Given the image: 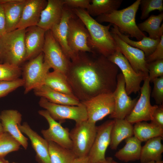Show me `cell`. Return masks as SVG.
Instances as JSON below:
<instances>
[{
    "label": "cell",
    "instance_id": "5b68a950",
    "mask_svg": "<svg viewBox=\"0 0 163 163\" xmlns=\"http://www.w3.org/2000/svg\"><path fill=\"white\" fill-rule=\"evenodd\" d=\"M97 126L87 120L76 123L69 131V136L72 143V150L77 157L88 155L95 139Z\"/></svg>",
    "mask_w": 163,
    "mask_h": 163
},
{
    "label": "cell",
    "instance_id": "9a60e30c",
    "mask_svg": "<svg viewBox=\"0 0 163 163\" xmlns=\"http://www.w3.org/2000/svg\"><path fill=\"white\" fill-rule=\"evenodd\" d=\"M38 113L48 122L49 127L42 129L41 133L48 142H54L65 148L72 149V143L69 136V129L62 126L61 123L53 119L46 110H40Z\"/></svg>",
    "mask_w": 163,
    "mask_h": 163
},
{
    "label": "cell",
    "instance_id": "52a82bcc",
    "mask_svg": "<svg viewBox=\"0 0 163 163\" xmlns=\"http://www.w3.org/2000/svg\"><path fill=\"white\" fill-rule=\"evenodd\" d=\"M38 104L40 107L48 112L53 119L58 120L60 123L66 119L73 120L76 123L88 120L85 107L81 102L77 106L58 104L50 102L41 97Z\"/></svg>",
    "mask_w": 163,
    "mask_h": 163
},
{
    "label": "cell",
    "instance_id": "e0dca14e",
    "mask_svg": "<svg viewBox=\"0 0 163 163\" xmlns=\"http://www.w3.org/2000/svg\"><path fill=\"white\" fill-rule=\"evenodd\" d=\"M22 115L16 110H4L1 113V121L4 132L10 134L26 149L28 146V139L19 128L21 124Z\"/></svg>",
    "mask_w": 163,
    "mask_h": 163
},
{
    "label": "cell",
    "instance_id": "277c9868",
    "mask_svg": "<svg viewBox=\"0 0 163 163\" xmlns=\"http://www.w3.org/2000/svg\"><path fill=\"white\" fill-rule=\"evenodd\" d=\"M25 29H16L0 37L2 63L20 66L25 61Z\"/></svg>",
    "mask_w": 163,
    "mask_h": 163
},
{
    "label": "cell",
    "instance_id": "f546056e",
    "mask_svg": "<svg viewBox=\"0 0 163 163\" xmlns=\"http://www.w3.org/2000/svg\"><path fill=\"white\" fill-rule=\"evenodd\" d=\"M163 20V13L161 12L157 15H151L145 21L137 25L142 32L147 33L150 38L160 39L163 35V24L161 25Z\"/></svg>",
    "mask_w": 163,
    "mask_h": 163
},
{
    "label": "cell",
    "instance_id": "7c38bea8",
    "mask_svg": "<svg viewBox=\"0 0 163 163\" xmlns=\"http://www.w3.org/2000/svg\"><path fill=\"white\" fill-rule=\"evenodd\" d=\"M81 102L85 107L87 120L95 124L111 114L114 108L115 102L112 93L101 94Z\"/></svg>",
    "mask_w": 163,
    "mask_h": 163
},
{
    "label": "cell",
    "instance_id": "60d3db41",
    "mask_svg": "<svg viewBox=\"0 0 163 163\" xmlns=\"http://www.w3.org/2000/svg\"><path fill=\"white\" fill-rule=\"evenodd\" d=\"M64 5L68 8L73 9L82 8L86 10L91 3V0H64Z\"/></svg>",
    "mask_w": 163,
    "mask_h": 163
},
{
    "label": "cell",
    "instance_id": "ac0fdd59",
    "mask_svg": "<svg viewBox=\"0 0 163 163\" xmlns=\"http://www.w3.org/2000/svg\"><path fill=\"white\" fill-rule=\"evenodd\" d=\"M74 14L72 9L64 5L60 23L55 25L50 30L66 55L70 61L75 58L77 54L71 50L67 41L68 22L69 19Z\"/></svg>",
    "mask_w": 163,
    "mask_h": 163
},
{
    "label": "cell",
    "instance_id": "ba28073f",
    "mask_svg": "<svg viewBox=\"0 0 163 163\" xmlns=\"http://www.w3.org/2000/svg\"><path fill=\"white\" fill-rule=\"evenodd\" d=\"M42 52L44 61L50 69L66 74L71 61L66 55L50 30L46 31Z\"/></svg>",
    "mask_w": 163,
    "mask_h": 163
},
{
    "label": "cell",
    "instance_id": "816d5d0a",
    "mask_svg": "<svg viewBox=\"0 0 163 163\" xmlns=\"http://www.w3.org/2000/svg\"><path fill=\"white\" fill-rule=\"evenodd\" d=\"M17 163L13 162H12V163Z\"/></svg>",
    "mask_w": 163,
    "mask_h": 163
},
{
    "label": "cell",
    "instance_id": "c3c4849f",
    "mask_svg": "<svg viewBox=\"0 0 163 163\" xmlns=\"http://www.w3.org/2000/svg\"><path fill=\"white\" fill-rule=\"evenodd\" d=\"M4 132L1 121V113L0 112V135Z\"/></svg>",
    "mask_w": 163,
    "mask_h": 163
},
{
    "label": "cell",
    "instance_id": "484cf974",
    "mask_svg": "<svg viewBox=\"0 0 163 163\" xmlns=\"http://www.w3.org/2000/svg\"><path fill=\"white\" fill-rule=\"evenodd\" d=\"M163 137L153 138L146 141L142 147L139 160L141 163L150 161H159L162 160Z\"/></svg>",
    "mask_w": 163,
    "mask_h": 163
},
{
    "label": "cell",
    "instance_id": "836d02e7",
    "mask_svg": "<svg viewBox=\"0 0 163 163\" xmlns=\"http://www.w3.org/2000/svg\"><path fill=\"white\" fill-rule=\"evenodd\" d=\"M21 144L10 134L3 132L0 135V157L5 158L9 153L18 151Z\"/></svg>",
    "mask_w": 163,
    "mask_h": 163
},
{
    "label": "cell",
    "instance_id": "9c48e42d",
    "mask_svg": "<svg viewBox=\"0 0 163 163\" xmlns=\"http://www.w3.org/2000/svg\"><path fill=\"white\" fill-rule=\"evenodd\" d=\"M107 58L121 70L125 80L127 94L129 95L139 92L141 89V82L147 77L135 72L117 47L116 51Z\"/></svg>",
    "mask_w": 163,
    "mask_h": 163
},
{
    "label": "cell",
    "instance_id": "b9f144b4",
    "mask_svg": "<svg viewBox=\"0 0 163 163\" xmlns=\"http://www.w3.org/2000/svg\"><path fill=\"white\" fill-rule=\"evenodd\" d=\"M162 59H163V35L161 36L160 41L153 53L146 57L147 62Z\"/></svg>",
    "mask_w": 163,
    "mask_h": 163
},
{
    "label": "cell",
    "instance_id": "7dc6e473",
    "mask_svg": "<svg viewBox=\"0 0 163 163\" xmlns=\"http://www.w3.org/2000/svg\"><path fill=\"white\" fill-rule=\"evenodd\" d=\"M113 163H119L116 161H115L113 160ZM145 163H163V161H150L149 162H146Z\"/></svg>",
    "mask_w": 163,
    "mask_h": 163
},
{
    "label": "cell",
    "instance_id": "7bdbcfd3",
    "mask_svg": "<svg viewBox=\"0 0 163 163\" xmlns=\"http://www.w3.org/2000/svg\"><path fill=\"white\" fill-rule=\"evenodd\" d=\"M6 33L4 11L2 4L0 0V37Z\"/></svg>",
    "mask_w": 163,
    "mask_h": 163
},
{
    "label": "cell",
    "instance_id": "f6af8a7d",
    "mask_svg": "<svg viewBox=\"0 0 163 163\" xmlns=\"http://www.w3.org/2000/svg\"><path fill=\"white\" fill-rule=\"evenodd\" d=\"M113 160L112 158L109 157L106 158L105 160L101 163H113Z\"/></svg>",
    "mask_w": 163,
    "mask_h": 163
},
{
    "label": "cell",
    "instance_id": "ffe728a7",
    "mask_svg": "<svg viewBox=\"0 0 163 163\" xmlns=\"http://www.w3.org/2000/svg\"><path fill=\"white\" fill-rule=\"evenodd\" d=\"M64 6V0H48L37 26L45 31L50 30L53 26L60 23Z\"/></svg>",
    "mask_w": 163,
    "mask_h": 163
},
{
    "label": "cell",
    "instance_id": "f35d334b",
    "mask_svg": "<svg viewBox=\"0 0 163 163\" xmlns=\"http://www.w3.org/2000/svg\"><path fill=\"white\" fill-rule=\"evenodd\" d=\"M152 82L153 83L154 87L151 96L156 105H161L163 103V76L155 79Z\"/></svg>",
    "mask_w": 163,
    "mask_h": 163
},
{
    "label": "cell",
    "instance_id": "4dcf8cb0",
    "mask_svg": "<svg viewBox=\"0 0 163 163\" xmlns=\"http://www.w3.org/2000/svg\"><path fill=\"white\" fill-rule=\"evenodd\" d=\"M134 136L141 142L158 136L163 137V128L146 121L138 122L133 126Z\"/></svg>",
    "mask_w": 163,
    "mask_h": 163
},
{
    "label": "cell",
    "instance_id": "d6986e66",
    "mask_svg": "<svg viewBox=\"0 0 163 163\" xmlns=\"http://www.w3.org/2000/svg\"><path fill=\"white\" fill-rule=\"evenodd\" d=\"M46 31L37 25L25 29L24 41L26 53L25 61L30 60L42 52Z\"/></svg>",
    "mask_w": 163,
    "mask_h": 163
},
{
    "label": "cell",
    "instance_id": "f1b7e54d",
    "mask_svg": "<svg viewBox=\"0 0 163 163\" xmlns=\"http://www.w3.org/2000/svg\"><path fill=\"white\" fill-rule=\"evenodd\" d=\"M44 85L57 91L75 97L66 75L60 72H49Z\"/></svg>",
    "mask_w": 163,
    "mask_h": 163
},
{
    "label": "cell",
    "instance_id": "8992f818",
    "mask_svg": "<svg viewBox=\"0 0 163 163\" xmlns=\"http://www.w3.org/2000/svg\"><path fill=\"white\" fill-rule=\"evenodd\" d=\"M50 68L44 61L43 52L29 60L24 65L22 79L24 81V93L26 94L32 90L43 85Z\"/></svg>",
    "mask_w": 163,
    "mask_h": 163
},
{
    "label": "cell",
    "instance_id": "83f0119b",
    "mask_svg": "<svg viewBox=\"0 0 163 163\" xmlns=\"http://www.w3.org/2000/svg\"><path fill=\"white\" fill-rule=\"evenodd\" d=\"M125 142L124 146L115 153V157L125 162L139 160L142 142L134 136L126 139Z\"/></svg>",
    "mask_w": 163,
    "mask_h": 163
},
{
    "label": "cell",
    "instance_id": "44dd1931",
    "mask_svg": "<svg viewBox=\"0 0 163 163\" xmlns=\"http://www.w3.org/2000/svg\"><path fill=\"white\" fill-rule=\"evenodd\" d=\"M46 0H27L22 16L16 29H25L37 25L41 12L46 6Z\"/></svg>",
    "mask_w": 163,
    "mask_h": 163
},
{
    "label": "cell",
    "instance_id": "cb8c5ba5",
    "mask_svg": "<svg viewBox=\"0 0 163 163\" xmlns=\"http://www.w3.org/2000/svg\"><path fill=\"white\" fill-rule=\"evenodd\" d=\"M34 94L43 97L54 104L71 106H77L81 102L76 97L55 90L43 85L33 90Z\"/></svg>",
    "mask_w": 163,
    "mask_h": 163
},
{
    "label": "cell",
    "instance_id": "ee69618b",
    "mask_svg": "<svg viewBox=\"0 0 163 163\" xmlns=\"http://www.w3.org/2000/svg\"><path fill=\"white\" fill-rule=\"evenodd\" d=\"M89 161L88 156L77 157L72 163H88Z\"/></svg>",
    "mask_w": 163,
    "mask_h": 163
},
{
    "label": "cell",
    "instance_id": "8fae6325",
    "mask_svg": "<svg viewBox=\"0 0 163 163\" xmlns=\"http://www.w3.org/2000/svg\"><path fill=\"white\" fill-rule=\"evenodd\" d=\"M148 77L144 81L140 90V95L130 113L124 119L132 124L151 121L155 105H151L150 97L151 88Z\"/></svg>",
    "mask_w": 163,
    "mask_h": 163
},
{
    "label": "cell",
    "instance_id": "603a6c76",
    "mask_svg": "<svg viewBox=\"0 0 163 163\" xmlns=\"http://www.w3.org/2000/svg\"><path fill=\"white\" fill-rule=\"evenodd\" d=\"M27 0H1L4 11L6 33L16 29Z\"/></svg>",
    "mask_w": 163,
    "mask_h": 163
},
{
    "label": "cell",
    "instance_id": "8d00e7d4",
    "mask_svg": "<svg viewBox=\"0 0 163 163\" xmlns=\"http://www.w3.org/2000/svg\"><path fill=\"white\" fill-rule=\"evenodd\" d=\"M24 85V80L20 78L12 81H0V98Z\"/></svg>",
    "mask_w": 163,
    "mask_h": 163
},
{
    "label": "cell",
    "instance_id": "d6a6232c",
    "mask_svg": "<svg viewBox=\"0 0 163 163\" xmlns=\"http://www.w3.org/2000/svg\"><path fill=\"white\" fill-rule=\"evenodd\" d=\"M49 150L51 163H72L77 157L72 149L48 142Z\"/></svg>",
    "mask_w": 163,
    "mask_h": 163
},
{
    "label": "cell",
    "instance_id": "5bb4252c",
    "mask_svg": "<svg viewBox=\"0 0 163 163\" xmlns=\"http://www.w3.org/2000/svg\"><path fill=\"white\" fill-rule=\"evenodd\" d=\"M116 88L112 93L115 102L114 108L110 118L124 119L131 112L138 100L132 99L126 93L125 81L122 73L117 77Z\"/></svg>",
    "mask_w": 163,
    "mask_h": 163
},
{
    "label": "cell",
    "instance_id": "d4e9b609",
    "mask_svg": "<svg viewBox=\"0 0 163 163\" xmlns=\"http://www.w3.org/2000/svg\"><path fill=\"white\" fill-rule=\"evenodd\" d=\"M114 120L110 145L111 149L115 150L123 140L134 136L133 126L124 119Z\"/></svg>",
    "mask_w": 163,
    "mask_h": 163
},
{
    "label": "cell",
    "instance_id": "4fadbf2b",
    "mask_svg": "<svg viewBox=\"0 0 163 163\" xmlns=\"http://www.w3.org/2000/svg\"><path fill=\"white\" fill-rule=\"evenodd\" d=\"M114 123V120H109L97 126L96 135L88 155L89 162L101 163L105 160V153L110 145Z\"/></svg>",
    "mask_w": 163,
    "mask_h": 163
},
{
    "label": "cell",
    "instance_id": "1f68e13d",
    "mask_svg": "<svg viewBox=\"0 0 163 163\" xmlns=\"http://www.w3.org/2000/svg\"><path fill=\"white\" fill-rule=\"evenodd\" d=\"M123 1L122 0H91L86 10L91 17H98L117 10Z\"/></svg>",
    "mask_w": 163,
    "mask_h": 163
},
{
    "label": "cell",
    "instance_id": "681fc988",
    "mask_svg": "<svg viewBox=\"0 0 163 163\" xmlns=\"http://www.w3.org/2000/svg\"><path fill=\"white\" fill-rule=\"evenodd\" d=\"M2 63L1 59V43L0 38V64Z\"/></svg>",
    "mask_w": 163,
    "mask_h": 163
},
{
    "label": "cell",
    "instance_id": "7402d4cb",
    "mask_svg": "<svg viewBox=\"0 0 163 163\" xmlns=\"http://www.w3.org/2000/svg\"><path fill=\"white\" fill-rule=\"evenodd\" d=\"M22 133L26 134L31 141L32 147L36 153V158L39 163H51L48 142L33 130L28 123L24 122L19 125Z\"/></svg>",
    "mask_w": 163,
    "mask_h": 163
},
{
    "label": "cell",
    "instance_id": "4316f807",
    "mask_svg": "<svg viewBox=\"0 0 163 163\" xmlns=\"http://www.w3.org/2000/svg\"><path fill=\"white\" fill-rule=\"evenodd\" d=\"M112 25L110 29L111 32L116 34L130 46L142 51L146 57L153 53L160 40V39L154 40L145 36L140 40L134 41L130 39L128 35L121 33L116 26L113 24Z\"/></svg>",
    "mask_w": 163,
    "mask_h": 163
},
{
    "label": "cell",
    "instance_id": "bcb514c9",
    "mask_svg": "<svg viewBox=\"0 0 163 163\" xmlns=\"http://www.w3.org/2000/svg\"><path fill=\"white\" fill-rule=\"evenodd\" d=\"M0 163H10L6 160L4 158L0 157Z\"/></svg>",
    "mask_w": 163,
    "mask_h": 163
},
{
    "label": "cell",
    "instance_id": "30bf717a",
    "mask_svg": "<svg viewBox=\"0 0 163 163\" xmlns=\"http://www.w3.org/2000/svg\"><path fill=\"white\" fill-rule=\"evenodd\" d=\"M90 36L81 20L75 14L68 23L67 41L71 50L76 54L79 52L94 53L88 44Z\"/></svg>",
    "mask_w": 163,
    "mask_h": 163
},
{
    "label": "cell",
    "instance_id": "d590c367",
    "mask_svg": "<svg viewBox=\"0 0 163 163\" xmlns=\"http://www.w3.org/2000/svg\"><path fill=\"white\" fill-rule=\"evenodd\" d=\"M140 6L141 11L140 18H148L152 11L158 10L161 12L163 11V0H140Z\"/></svg>",
    "mask_w": 163,
    "mask_h": 163
},
{
    "label": "cell",
    "instance_id": "ab89813d",
    "mask_svg": "<svg viewBox=\"0 0 163 163\" xmlns=\"http://www.w3.org/2000/svg\"><path fill=\"white\" fill-rule=\"evenodd\" d=\"M150 123L163 128V105H155Z\"/></svg>",
    "mask_w": 163,
    "mask_h": 163
},
{
    "label": "cell",
    "instance_id": "74e56055",
    "mask_svg": "<svg viewBox=\"0 0 163 163\" xmlns=\"http://www.w3.org/2000/svg\"><path fill=\"white\" fill-rule=\"evenodd\" d=\"M148 78L150 82L155 78L163 76V59L147 62Z\"/></svg>",
    "mask_w": 163,
    "mask_h": 163
},
{
    "label": "cell",
    "instance_id": "f907efd6",
    "mask_svg": "<svg viewBox=\"0 0 163 163\" xmlns=\"http://www.w3.org/2000/svg\"><path fill=\"white\" fill-rule=\"evenodd\" d=\"M88 163H91V162H89V161H88Z\"/></svg>",
    "mask_w": 163,
    "mask_h": 163
},
{
    "label": "cell",
    "instance_id": "6da1fadb",
    "mask_svg": "<svg viewBox=\"0 0 163 163\" xmlns=\"http://www.w3.org/2000/svg\"><path fill=\"white\" fill-rule=\"evenodd\" d=\"M119 69L103 55L79 52L71 61L66 75L74 96L81 102L112 93L117 87Z\"/></svg>",
    "mask_w": 163,
    "mask_h": 163
},
{
    "label": "cell",
    "instance_id": "2e32d148",
    "mask_svg": "<svg viewBox=\"0 0 163 163\" xmlns=\"http://www.w3.org/2000/svg\"><path fill=\"white\" fill-rule=\"evenodd\" d=\"M111 33L117 46L127 59L135 72L148 77L147 62L144 52L127 44L115 33Z\"/></svg>",
    "mask_w": 163,
    "mask_h": 163
},
{
    "label": "cell",
    "instance_id": "e575fe53",
    "mask_svg": "<svg viewBox=\"0 0 163 163\" xmlns=\"http://www.w3.org/2000/svg\"><path fill=\"white\" fill-rule=\"evenodd\" d=\"M22 73L20 66L0 64V81H12L19 78Z\"/></svg>",
    "mask_w": 163,
    "mask_h": 163
},
{
    "label": "cell",
    "instance_id": "7a4b0ae2",
    "mask_svg": "<svg viewBox=\"0 0 163 163\" xmlns=\"http://www.w3.org/2000/svg\"><path fill=\"white\" fill-rule=\"evenodd\" d=\"M74 14L82 21L89 33V47L94 52L107 57L116 50L117 46L110 31V24L104 25L90 16L86 9H72Z\"/></svg>",
    "mask_w": 163,
    "mask_h": 163
},
{
    "label": "cell",
    "instance_id": "3957f363",
    "mask_svg": "<svg viewBox=\"0 0 163 163\" xmlns=\"http://www.w3.org/2000/svg\"><path fill=\"white\" fill-rule=\"evenodd\" d=\"M140 1V0H137L125 8L101 15L97 17L95 20L99 23L107 22L115 25L121 33L140 40L146 35L139 29L136 22Z\"/></svg>",
    "mask_w": 163,
    "mask_h": 163
}]
</instances>
